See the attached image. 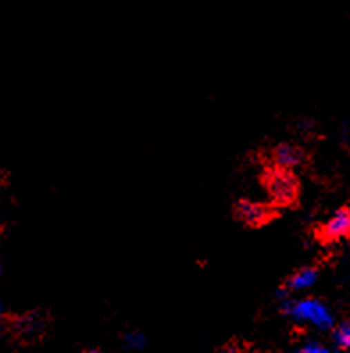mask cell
Returning a JSON list of instances; mask_svg holds the SVG:
<instances>
[{"label": "cell", "instance_id": "obj_1", "mask_svg": "<svg viewBox=\"0 0 350 353\" xmlns=\"http://www.w3.org/2000/svg\"><path fill=\"white\" fill-rule=\"evenodd\" d=\"M281 310L297 323L307 325V327H313L320 332L331 330L336 323V316H334L333 309L324 300L315 296L282 298Z\"/></svg>", "mask_w": 350, "mask_h": 353}, {"label": "cell", "instance_id": "obj_2", "mask_svg": "<svg viewBox=\"0 0 350 353\" xmlns=\"http://www.w3.org/2000/svg\"><path fill=\"white\" fill-rule=\"evenodd\" d=\"M269 190L279 202H290L297 194V179L286 170L273 172L269 179Z\"/></svg>", "mask_w": 350, "mask_h": 353}, {"label": "cell", "instance_id": "obj_3", "mask_svg": "<svg viewBox=\"0 0 350 353\" xmlns=\"http://www.w3.org/2000/svg\"><path fill=\"white\" fill-rule=\"evenodd\" d=\"M349 230L350 212L347 207H340V209L325 221L324 227H322V237L331 239V241H336V239H342V237L349 236Z\"/></svg>", "mask_w": 350, "mask_h": 353}, {"label": "cell", "instance_id": "obj_4", "mask_svg": "<svg viewBox=\"0 0 350 353\" xmlns=\"http://www.w3.org/2000/svg\"><path fill=\"white\" fill-rule=\"evenodd\" d=\"M316 280H318V270H316V268H300V270H297V272L288 279L286 289H288L290 293H302V291L311 289L313 285L316 284Z\"/></svg>", "mask_w": 350, "mask_h": 353}, {"label": "cell", "instance_id": "obj_5", "mask_svg": "<svg viewBox=\"0 0 350 353\" xmlns=\"http://www.w3.org/2000/svg\"><path fill=\"white\" fill-rule=\"evenodd\" d=\"M273 161L282 170L293 168V166H298L300 161H302V150L297 145H293V143H281V145H277L273 148Z\"/></svg>", "mask_w": 350, "mask_h": 353}, {"label": "cell", "instance_id": "obj_6", "mask_svg": "<svg viewBox=\"0 0 350 353\" xmlns=\"http://www.w3.org/2000/svg\"><path fill=\"white\" fill-rule=\"evenodd\" d=\"M238 216L242 218L245 223L249 225H257L266 218V209H264L261 203L249 202V200H243L238 203V209H236Z\"/></svg>", "mask_w": 350, "mask_h": 353}, {"label": "cell", "instance_id": "obj_7", "mask_svg": "<svg viewBox=\"0 0 350 353\" xmlns=\"http://www.w3.org/2000/svg\"><path fill=\"white\" fill-rule=\"evenodd\" d=\"M331 339H333L334 350H349L350 346V323L347 319H343L342 323H334V327L331 328Z\"/></svg>", "mask_w": 350, "mask_h": 353}, {"label": "cell", "instance_id": "obj_8", "mask_svg": "<svg viewBox=\"0 0 350 353\" xmlns=\"http://www.w3.org/2000/svg\"><path fill=\"white\" fill-rule=\"evenodd\" d=\"M124 346H126L129 352H142L145 346H147V337L145 334L139 330H129L124 336Z\"/></svg>", "mask_w": 350, "mask_h": 353}, {"label": "cell", "instance_id": "obj_9", "mask_svg": "<svg viewBox=\"0 0 350 353\" xmlns=\"http://www.w3.org/2000/svg\"><path fill=\"white\" fill-rule=\"evenodd\" d=\"M286 353H338L336 350L331 348V346L324 345L320 341H306L300 348L297 350H291V352H286Z\"/></svg>", "mask_w": 350, "mask_h": 353}, {"label": "cell", "instance_id": "obj_10", "mask_svg": "<svg viewBox=\"0 0 350 353\" xmlns=\"http://www.w3.org/2000/svg\"><path fill=\"white\" fill-rule=\"evenodd\" d=\"M218 353H243V352L238 348V346H225V348H222Z\"/></svg>", "mask_w": 350, "mask_h": 353}, {"label": "cell", "instance_id": "obj_11", "mask_svg": "<svg viewBox=\"0 0 350 353\" xmlns=\"http://www.w3.org/2000/svg\"><path fill=\"white\" fill-rule=\"evenodd\" d=\"M84 353H104V352H102V350H99V348H93V350H86Z\"/></svg>", "mask_w": 350, "mask_h": 353}, {"label": "cell", "instance_id": "obj_12", "mask_svg": "<svg viewBox=\"0 0 350 353\" xmlns=\"http://www.w3.org/2000/svg\"><path fill=\"white\" fill-rule=\"evenodd\" d=\"M2 318H4V305L0 302V321H2Z\"/></svg>", "mask_w": 350, "mask_h": 353}]
</instances>
